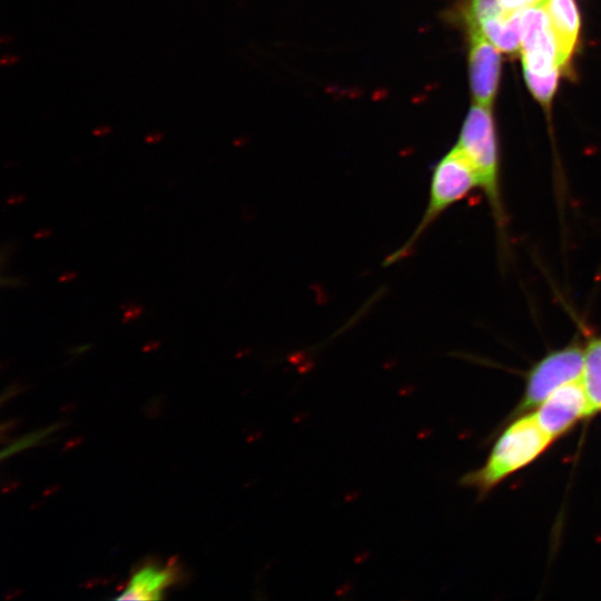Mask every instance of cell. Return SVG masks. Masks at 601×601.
Listing matches in <instances>:
<instances>
[{
	"instance_id": "8fae6325",
	"label": "cell",
	"mask_w": 601,
	"mask_h": 601,
	"mask_svg": "<svg viewBox=\"0 0 601 601\" xmlns=\"http://www.w3.org/2000/svg\"><path fill=\"white\" fill-rule=\"evenodd\" d=\"M582 381L594 415L601 410V335L591 337L584 345Z\"/></svg>"
},
{
	"instance_id": "52a82bcc",
	"label": "cell",
	"mask_w": 601,
	"mask_h": 601,
	"mask_svg": "<svg viewBox=\"0 0 601 601\" xmlns=\"http://www.w3.org/2000/svg\"><path fill=\"white\" fill-rule=\"evenodd\" d=\"M470 29L469 69L473 98L490 107L497 92L501 70L499 49L476 28Z\"/></svg>"
},
{
	"instance_id": "3957f363",
	"label": "cell",
	"mask_w": 601,
	"mask_h": 601,
	"mask_svg": "<svg viewBox=\"0 0 601 601\" xmlns=\"http://www.w3.org/2000/svg\"><path fill=\"white\" fill-rule=\"evenodd\" d=\"M474 168L491 213L502 229L506 221L500 183L499 146L490 107L474 105L455 145Z\"/></svg>"
},
{
	"instance_id": "7402d4cb",
	"label": "cell",
	"mask_w": 601,
	"mask_h": 601,
	"mask_svg": "<svg viewBox=\"0 0 601 601\" xmlns=\"http://www.w3.org/2000/svg\"><path fill=\"white\" fill-rule=\"evenodd\" d=\"M89 347H90V345H81V346H78L75 349H72L73 351L72 353L80 354L81 352L88 349Z\"/></svg>"
},
{
	"instance_id": "9c48e42d",
	"label": "cell",
	"mask_w": 601,
	"mask_h": 601,
	"mask_svg": "<svg viewBox=\"0 0 601 601\" xmlns=\"http://www.w3.org/2000/svg\"><path fill=\"white\" fill-rule=\"evenodd\" d=\"M177 575L174 565L160 568L146 565L139 569L130 579L118 600H156L161 592L175 582Z\"/></svg>"
},
{
	"instance_id": "9a60e30c",
	"label": "cell",
	"mask_w": 601,
	"mask_h": 601,
	"mask_svg": "<svg viewBox=\"0 0 601 601\" xmlns=\"http://www.w3.org/2000/svg\"><path fill=\"white\" fill-rule=\"evenodd\" d=\"M1 284L2 286L9 287H21L26 284V282L19 277H2Z\"/></svg>"
},
{
	"instance_id": "5bb4252c",
	"label": "cell",
	"mask_w": 601,
	"mask_h": 601,
	"mask_svg": "<svg viewBox=\"0 0 601 601\" xmlns=\"http://www.w3.org/2000/svg\"><path fill=\"white\" fill-rule=\"evenodd\" d=\"M142 311V306L136 305L134 303L126 305L122 323H129L130 321L138 318L141 315Z\"/></svg>"
},
{
	"instance_id": "8992f818",
	"label": "cell",
	"mask_w": 601,
	"mask_h": 601,
	"mask_svg": "<svg viewBox=\"0 0 601 601\" xmlns=\"http://www.w3.org/2000/svg\"><path fill=\"white\" fill-rule=\"evenodd\" d=\"M532 413L541 430L553 441L593 415L582 378L555 390Z\"/></svg>"
},
{
	"instance_id": "d6986e66",
	"label": "cell",
	"mask_w": 601,
	"mask_h": 601,
	"mask_svg": "<svg viewBox=\"0 0 601 601\" xmlns=\"http://www.w3.org/2000/svg\"><path fill=\"white\" fill-rule=\"evenodd\" d=\"M24 196L23 195H20V194H14V195H11L8 199H7V204L9 205H14V204H18V203H21L24 200Z\"/></svg>"
},
{
	"instance_id": "7c38bea8",
	"label": "cell",
	"mask_w": 601,
	"mask_h": 601,
	"mask_svg": "<svg viewBox=\"0 0 601 601\" xmlns=\"http://www.w3.org/2000/svg\"><path fill=\"white\" fill-rule=\"evenodd\" d=\"M559 77V71L544 76L524 73V78L530 91L544 107H549L551 104L558 87Z\"/></svg>"
},
{
	"instance_id": "4fadbf2b",
	"label": "cell",
	"mask_w": 601,
	"mask_h": 601,
	"mask_svg": "<svg viewBox=\"0 0 601 601\" xmlns=\"http://www.w3.org/2000/svg\"><path fill=\"white\" fill-rule=\"evenodd\" d=\"M504 13L522 12L523 10L541 3L543 0H497Z\"/></svg>"
},
{
	"instance_id": "44dd1931",
	"label": "cell",
	"mask_w": 601,
	"mask_h": 601,
	"mask_svg": "<svg viewBox=\"0 0 601 601\" xmlns=\"http://www.w3.org/2000/svg\"><path fill=\"white\" fill-rule=\"evenodd\" d=\"M18 60V57L16 56H4L2 58V65H12Z\"/></svg>"
},
{
	"instance_id": "30bf717a",
	"label": "cell",
	"mask_w": 601,
	"mask_h": 601,
	"mask_svg": "<svg viewBox=\"0 0 601 601\" xmlns=\"http://www.w3.org/2000/svg\"><path fill=\"white\" fill-rule=\"evenodd\" d=\"M521 16L522 12L500 14L469 27L479 29L500 51L515 53L521 50Z\"/></svg>"
},
{
	"instance_id": "6da1fadb",
	"label": "cell",
	"mask_w": 601,
	"mask_h": 601,
	"mask_svg": "<svg viewBox=\"0 0 601 601\" xmlns=\"http://www.w3.org/2000/svg\"><path fill=\"white\" fill-rule=\"evenodd\" d=\"M508 422L484 464L464 474L461 485L485 495L506 477L533 463L554 442L538 425L532 412Z\"/></svg>"
},
{
	"instance_id": "277c9868",
	"label": "cell",
	"mask_w": 601,
	"mask_h": 601,
	"mask_svg": "<svg viewBox=\"0 0 601 601\" xmlns=\"http://www.w3.org/2000/svg\"><path fill=\"white\" fill-rule=\"evenodd\" d=\"M584 367V345L579 341L551 351L533 364L525 375L524 392L508 421L533 412L562 385L581 380Z\"/></svg>"
},
{
	"instance_id": "ba28073f",
	"label": "cell",
	"mask_w": 601,
	"mask_h": 601,
	"mask_svg": "<svg viewBox=\"0 0 601 601\" xmlns=\"http://www.w3.org/2000/svg\"><path fill=\"white\" fill-rule=\"evenodd\" d=\"M555 35L561 62L568 68L578 42L580 16L574 0H543Z\"/></svg>"
},
{
	"instance_id": "ffe728a7",
	"label": "cell",
	"mask_w": 601,
	"mask_h": 601,
	"mask_svg": "<svg viewBox=\"0 0 601 601\" xmlns=\"http://www.w3.org/2000/svg\"><path fill=\"white\" fill-rule=\"evenodd\" d=\"M110 131V127L107 126H100L93 130V135L98 137H102L107 135Z\"/></svg>"
},
{
	"instance_id": "2e32d148",
	"label": "cell",
	"mask_w": 601,
	"mask_h": 601,
	"mask_svg": "<svg viewBox=\"0 0 601 601\" xmlns=\"http://www.w3.org/2000/svg\"><path fill=\"white\" fill-rule=\"evenodd\" d=\"M164 135L161 132H151L146 136L145 140L148 144H156L162 139Z\"/></svg>"
},
{
	"instance_id": "ac0fdd59",
	"label": "cell",
	"mask_w": 601,
	"mask_h": 601,
	"mask_svg": "<svg viewBox=\"0 0 601 601\" xmlns=\"http://www.w3.org/2000/svg\"><path fill=\"white\" fill-rule=\"evenodd\" d=\"M51 233L52 230L49 228H40L33 234V237L37 239L47 238L51 235Z\"/></svg>"
},
{
	"instance_id": "7a4b0ae2",
	"label": "cell",
	"mask_w": 601,
	"mask_h": 601,
	"mask_svg": "<svg viewBox=\"0 0 601 601\" xmlns=\"http://www.w3.org/2000/svg\"><path fill=\"white\" fill-rule=\"evenodd\" d=\"M475 188H480L477 175L463 152L454 146L433 168L427 204L418 224L408 238L386 257L384 266L410 255L431 225Z\"/></svg>"
},
{
	"instance_id": "5b68a950",
	"label": "cell",
	"mask_w": 601,
	"mask_h": 601,
	"mask_svg": "<svg viewBox=\"0 0 601 601\" xmlns=\"http://www.w3.org/2000/svg\"><path fill=\"white\" fill-rule=\"evenodd\" d=\"M521 30L520 51L524 73L544 76L564 69L543 1L522 11Z\"/></svg>"
},
{
	"instance_id": "e0dca14e",
	"label": "cell",
	"mask_w": 601,
	"mask_h": 601,
	"mask_svg": "<svg viewBox=\"0 0 601 601\" xmlns=\"http://www.w3.org/2000/svg\"><path fill=\"white\" fill-rule=\"evenodd\" d=\"M76 272H65L62 275L59 276L58 280L61 283H68L72 282L77 277Z\"/></svg>"
}]
</instances>
